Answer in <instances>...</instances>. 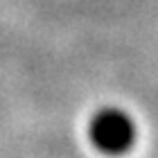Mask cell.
<instances>
[{
	"label": "cell",
	"mask_w": 158,
	"mask_h": 158,
	"mask_svg": "<svg viewBox=\"0 0 158 158\" xmlns=\"http://www.w3.org/2000/svg\"><path fill=\"white\" fill-rule=\"evenodd\" d=\"M88 138L102 154L120 156L129 152V147L135 142V124L133 118L122 109H102L90 118Z\"/></svg>",
	"instance_id": "1"
}]
</instances>
